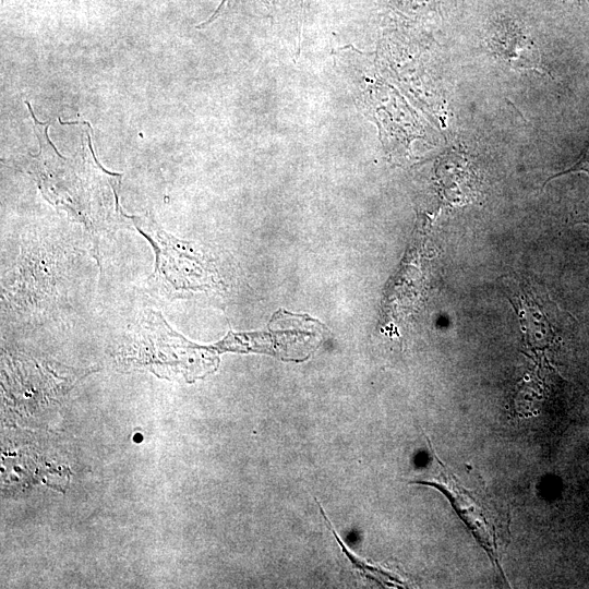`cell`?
<instances>
[{"label":"cell","instance_id":"cell-1","mask_svg":"<svg viewBox=\"0 0 589 589\" xmlns=\"http://www.w3.org/2000/svg\"><path fill=\"white\" fill-rule=\"evenodd\" d=\"M156 255L153 277L170 291L205 290L216 283L215 271L196 245L166 232L148 215L130 216Z\"/></svg>","mask_w":589,"mask_h":589},{"label":"cell","instance_id":"cell-2","mask_svg":"<svg viewBox=\"0 0 589 589\" xmlns=\"http://www.w3.org/2000/svg\"><path fill=\"white\" fill-rule=\"evenodd\" d=\"M132 346L144 363H179L188 380L213 372L218 359L212 353L213 347L205 348L191 344L176 333L156 312H151L139 324L133 334Z\"/></svg>","mask_w":589,"mask_h":589},{"label":"cell","instance_id":"cell-3","mask_svg":"<svg viewBox=\"0 0 589 589\" xmlns=\"http://www.w3.org/2000/svg\"><path fill=\"white\" fill-rule=\"evenodd\" d=\"M437 464V474L432 480H411L410 484L433 486L449 501L456 513L468 527L478 543L489 554L491 561L504 575L498 556V533L495 514L472 491L465 488L456 476L433 453Z\"/></svg>","mask_w":589,"mask_h":589},{"label":"cell","instance_id":"cell-4","mask_svg":"<svg viewBox=\"0 0 589 589\" xmlns=\"http://www.w3.org/2000/svg\"><path fill=\"white\" fill-rule=\"evenodd\" d=\"M490 45L495 55L514 69L548 73L539 47L516 23L505 21L498 23Z\"/></svg>","mask_w":589,"mask_h":589},{"label":"cell","instance_id":"cell-5","mask_svg":"<svg viewBox=\"0 0 589 589\" xmlns=\"http://www.w3.org/2000/svg\"><path fill=\"white\" fill-rule=\"evenodd\" d=\"M320 506V512L325 519L327 527L332 531L333 536L335 537L337 543L340 545L342 553L348 557L352 566L360 570L363 576L375 580L378 584H382L383 586H397V584H401V581L395 577L394 575L384 572L381 568L374 567L372 565L366 564L364 561L360 560L357 555L351 553L349 549L345 545L342 540L339 538L335 529L333 528L330 520L327 518L326 513L322 508L321 504L317 502Z\"/></svg>","mask_w":589,"mask_h":589},{"label":"cell","instance_id":"cell-6","mask_svg":"<svg viewBox=\"0 0 589 589\" xmlns=\"http://www.w3.org/2000/svg\"><path fill=\"white\" fill-rule=\"evenodd\" d=\"M579 172L589 175V145L574 165H572L569 168H567V169H565V170H563L561 172L554 173L553 176L549 177L545 180V182L543 184V188L550 181H552V180H554V179H556V178H558L561 176L569 175V173H579Z\"/></svg>","mask_w":589,"mask_h":589},{"label":"cell","instance_id":"cell-7","mask_svg":"<svg viewBox=\"0 0 589 589\" xmlns=\"http://www.w3.org/2000/svg\"><path fill=\"white\" fill-rule=\"evenodd\" d=\"M580 223L589 225V215L582 220H580Z\"/></svg>","mask_w":589,"mask_h":589}]
</instances>
